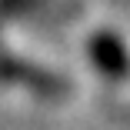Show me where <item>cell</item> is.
Returning a JSON list of instances; mask_svg holds the SVG:
<instances>
[{
  "mask_svg": "<svg viewBox=\"0 0 130 130\" xmlns=\"http://www.w3.org/2000/svg\"><path fill=\"white\" fill-rule=\"evenodd\" d=\"M0 80L27 87L37 97H67L70 93V80L47 67H37L30 60H17V57H0Z\"/></svg>",
  "mask_w": 130,
  "mask_h": 130,
  "instance_id": "1",
  "label": "cell"
},
{
  "mask_svg": "<svg viewBox=\"0 0 130 130\" xmlns=\"http://www.w3.org/2000/svg\"><path fill=\"white\" fill-rule=\"evenodd\" d=\"M90 60L103 77H113V80H123L127 73V54H123V40L110 30H100L90 40Z\"/></svg>",
  "mask_w": 130,
  "mask_h": 130,
  "instance_id": "2",
  "label": "cell"
}]
</instances>
